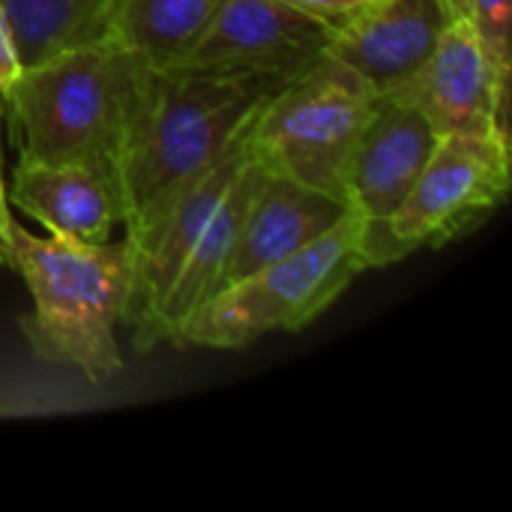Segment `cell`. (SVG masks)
<instances>
[{"instance_id": "obj_1", "label": "cell", "mask_w": 512, "mask_h": 512, "mask_svg": "<svg viewBox=\"0 0 512 512\" xmlns=\"http://www.w3.org/2000/svg\"><path fill=\"white\" fill-rule=\"evenodd\" d=\"M273 90L183 72H153L144 108L117 159L123 237L138 234L186 183L225 159Z\"/></svg>"}, {"instance_id": "obj_2", "label": "cell", "mask_w": 512, "mask_h": 512, "mask_svg": "<svg viewBox=\"0 0 512 512\" xmlns=\"http://www.w3.org/2000/svg\"><path fill=\"white\" fill-rule=\"evenodd\" d=\"M6 246L9 264L33 297V312L18 321L30 351L42 363L75 369L93 384L120 375L117 324H123L129 297L126 246H90L57 234L36 237L15 219Z\"/></svg>"}, {"instance_id": "obj_3", "label": "cell", "mask_w": 512, "mask_h": 512, "mask_svg": "<svg viewBox=\"0 0 512 512\" xmlns=\"http://www.w3.org/2000/svg\"><path fill=\"white\" fill-rule=\"evenodd\" d=\"M153 72L117 39L21 69L3 90L21 141L18 159L117 165Z\"/></svg>"}, {"instance_id": "obj_4", "label": "cell", "mask_w": 512, "mask_h": 512, "mask_svg": "<svg viewBox=\"0 0 512 512\" xmlns=\"http://www.w3.org/2000/svg\"><path fill=\"white\" fill-rule=\"evenodd\" d=\"M366 270V219L351 210L300 252L210 297L183 327L180 345L240 351L270 333H297Z\"/></svg>"}, {"instance_id": "obj_5", "label": "cell", "mask_w": 512, "mask_h": 512, "mask_svg": "<svg viewBox=\"0 0 512 512\" xmlns=\"http://www.w3.org/2000/svg\"><path fill=\"white\" fill-rule=\"evenodd\" d=\"M375 96L354 69L324 54L309 72L261 102L249 132L252 159L270 174L345 201V162Z\"/></svg>"}, {"instance_id": "obj_6", "label": "cell", "mask_w": 512, "mask_h": 512, "mask_svg": "<svg viewBox=\"0 0 512 512\" xmlns=\"http://www.w3.org/2000/svg\"><path fill=\"white\" fill-rule=\"evenodd\" d=\"M510 192V135H441L432 159L396 216L366 234L369 267H387L414 249L444 246L483 222Z\"/></svg>"}, {"instance_id": "obj_7", "label": "cell", "mask_w": 512, "mask_h": 512, "mask_svg": "<svg viewBox=\"0 0 512 512\" xmlns=\"http://www.w3.org/2000/svg\"><path fill=\"white\" fill-rule=\"evenodd\" d=\"M333 30L282 0H228L201 39L162 72L237 78L276 93L327 54Z\"/></svg>"}, {"instance_id": "obj_8", "label": "cell", "mask_w": 512, "mask_h": 512, "mask_svg": "<svg viewBox=\"0 0 512 512\" xmlns=\"http://www.w3.org/2000/svg\"><path fill=\"white\" fill-rule=\"evenodd\" d=\"M441 135L396 93H378L345 162V201L366 219V234L381 231L405 204Z\"/></svg>"}, {"instance_id": "obj_9", "label": "cell", "mask_w": 512, "mask_h": 512, "mask_svg": "<svg viewBox=\"0 0 512 512\" xmlns=\"http://www.w3.org/2000/svg\"><path fill=\"white\" fill-rule=\"evenodd\" d=\"M384 93H396L414 105L438 135H510V90L495 78V69L465 18L453 21L411 78Z\"/></svg>"}, {"instance_id": "obj_10", "label": "cell", "mask_w": 512, "mask_h": 512, "mask_svg": "<svg viewBox=\"0 0 512 512\" xmlns=\"http://www.w3.org/2000/svg\"><path fill=\"white\" fill-rule=\"evenodd\" d=\"M456 18V0H363L333 30L327 54L384 93L426 63Z\"/></svg>"}, {"instance_id": "obj_11", "label": "cell", "mask_w": 512, "mask_h": 512, "mask_svg": "<svg viewBox=\"0 0 512 512\" xmlns=\"http://www.w3.org/2000/svg\"><path fill=\"white\" fill-rule=\"evenodd\" d=\"M9 207L36 219L48 234L102 246L123 228V192L111 162L18 159L6 177Z\"/></svg>"}, {"instance_id": "obj_12", "label": "cell", "mask_w": 512, "mask_h": 512, "mask_svg": "<svg viewBox=\"0 0 512 512\" xmlns=\"http://www.w3.org/2000/svg\"><path fill=\"white\" fill-rule=\"evenodd\" d=\"M348 213L351 207L342 198L264 171L243 213L228 261L219 273L216 294L300 252L333 225H339Z\"/></svg>"}, {"instance_id": "obj_13", "label": "cell", "mask_w": 512, "mask_h": 512, "mask_svg": "<svg viewBox=\"0 0 512 512\" xmlns=\"http://www.w3.org/2000/svg\"><path fill=\"white\" fill-rule=\"evenodd\" d=\"M21 69L114 42L126 0H0Z\"/></svg>"}, {"instance_id": "obj_14", "label": "cell", "mask_w": 512, "mask_h": 512, "mask_svg": "<svg viewBox=\"0 0 512 512\" xmlns=\"http://www.w3.org/2000/svg\"><path fill=\"white\" fill-rule=\"evenodd\" d=\"M228 0H126L117 42L150 69H171L210 27Z\"/></svg>"}, {"instance_id": "obj_15", "label": "cell", "mask_w": 512, "mask_h": 512, "mask_svg": "<svg viewBox=\"0 0 512 512\" xmlns=\"http://www.w3.org/2000/svg\"><path fill=\"white\" fill-rule=\"evenodd\" d=\"M456 6L480 39L495 78L510 90V0H456Z\"/></svg>"}, {"instance_id": "obj_16", "label": "cell", "mask_w": 512, "mask_h": 512, "mask_svg": "<svg viewBox=\"0 0 512 512\" xmlns=\"http://www.w3.org/2000/svg\"><path fill=\"white\" fill-rule=\"evenodd\" d=\"M282 3H288V6H294V9H300L306 15H315V18L339 27L363 0H282Z\"/></svg>"}, {"instance_id": "obj_17", "label": "cell", "mask_w": 512, "mask_h": 512, "mask_svg": "<svg viewBox=\"0 0 512 512\" xmlns=\"http://www.w3.org/2000/svg\"><path fill=\"white\" fill-rule=\"evenodd\" d=\"M21 75V60H18V48H15V39H12V30H9V21L3 15V6H0V93Z\"/></svg>"}, {"instance_id": "obj_18", "label": "cell", "mask_w": 512, "mask_h": 512, "mask_svg": "<svg viewBox=\"0 0 512 512\" xmlns=\"http://www.w3.org/2000/svg\"><path fill=\"white\" fill-rule=\"evenodd\" d=\"M0 114H6V108H3V93H0Z\"/></svg>"}, {"instance_id": "obj_19", "label": "cell", "mask_w": 512, "mask_h": 512, "mask_svg": "<svg viewBox=\"0 0 512 512\" xmlns=\"http://www.w3.org/2000/svg\"><path fill=\"white\" fill-rule=\"evenodd\" d=\"M0 267H6V261H3V255H0Z\"/></svg>"}]
</instances>
